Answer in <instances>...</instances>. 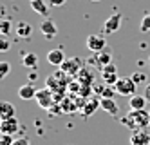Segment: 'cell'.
<instances>
[{"label": "cell", "mask_w": 150, "mask_h": 145, "mask_svg": "<svg viewBox=\"0 0 150 145\" xmlns=\"http://www.w3.org/2000/svg\"><path fill=\"white\" fill-rule=\"evenodd\" d=\"M15 136L13 134H2L0 136V145H13Z\"/></svg>", "instance_id": "obj_27"}, {"label": "cell", "mask_w": 150, "mask_h": 145, "mask_svg": "<svg viewBox=\"0 0 150 145\" xmlns=\"http://www.w3.org/2000/svg\"><path fill=\"white\" fill-rule=\"evenodd\" d=\"M40 31H42V35H44L45 38H54L56 33H58V29H56V26H54V22L49 20V18H45V20L40 24Z\"/></svg>", "instance_id": "obj_14"}, {"label": "cell", "mask_w": 150, "mask_h": 145, "mask_svg": "<svg viewBox=\"0 0 150 145\" xmlns=\"http://www.w3.org/2000/svg\"><path fill=\"white\" fill-rule=\"evenodd\" d=\"M98 107H100V98L91 96V98H87L85 105L81 107V114H83L85 118H89V116H92V114L96 113V109H98Z\"/></svg>", "instance_id": "obj_13"}, {"label": "cell", "mask_w": 150, "mask_h": 145, "mask_svg": "<svg viewBox=\"0 0 150 145\" xmlns=\"http://www.w3.org/2000/svg\"><path fill=\"white\" fill-rule=\"evenodd\" d=\"M143 96L146 98V102L150 104V84H146V85H145V94H143Z\"/></svg>", "instance_id": "obj_32"}, {"label": "cell", "mask_w": 150, "mask_h": 145, "mask_svg": "<svg viewBox=\"0 0 150 145\" xmlns=\"http://www.w3.org/2000/svg\"><path fill=\"white\" fill-rule=\"evenodd\" d=\"M85 46H87V49L92 51V53H101L107 47V42H105L103 35H89L87 40H85Z\"/></svg>", "instance_id": "obj_5"}, {"label": "cell", "mask_w": 150, "mask_h": 145, "mask_svg": "<svg viewBox=\"0 0 150 145\" xmlns=\"http://www.w3.org/2000/svg\"><path fill=\"white\" fill-rule=\"evenodd\" d=\"M130 145H150V132L137 129L130 134Z\"/></svg>", "instance_id": "obj_9"}, {"label": "cell", "mask_w": 150, "mask_h": 145, "mask_svg": "<svg viewBox=\"0 0 150 145\" xmlns=\"http://www.w3.org/2000/svg\"><path fill=\"white\" fill-rule=\"evenodd\" d=\"M72 102H74V100H72ZM72 102H71V98H65L63 102H60L62 113H76V111H80L78 105H76V104H72Z\"/></svg>", "instance_id": "obj_22"}, {"label": "cell", "mask_w": 150, "mask_h": 145, "mask_svg": "<svg viewBox=\"0 0 150 145\" xmlns=\"http://www.w3.org/2000/svg\"><path fill=\"white\" fill-rule=\"evenodd\" d=\"M63 60H65V54H63L62 49H51L47 53V62L51 65H56V67H60V65L63 64Z\"/></svg>", "instance_id": "obj_15"}, {"label": "cell", "mask_w": 150, "mask_h": 145, "mask_svg": "<svg viewBox=\"0 0 150 145\" xmlns=\"http://www.w3.org/2000/svg\"><path fill=\"white\" fill-rule=\"evenodd\" d=\"M91 2H101V0H91Z\"/></svg>", "instance_id": "obj_34"}, {"label": "cell", "mask_w": 150, "mask_h": 145, "mask_svg": "<svg viewBox=\"0 0 150 145\" xmlns=\"http://www.w3.org/2000/svg\"><path fill=\"white\" fill-rule=\"evenodd\" d=\"M13 145H31V141H29L27 138H16V140L13 141Z\"/></svg>", "instance_id": "obj_30"}, {"label": "cell", "mask_w": 150, "mask_h": 145, "mask_svg": "<svg viewBox=\"0 0 150 145\" xmlns=\"http://www.w3.org/2000/svg\"><path fill=\"white\" fill-rule=\"evenodd\" d=\"M67 0H49V6H52V7H60V6H63Z\"/></svg>", "instance_id": "obj_31"}, {"label": "cell", "mask_w": 150, "mask_h": 145, "mask_svg": "<svg viewBox=\"0 0 150 145\" xmlns=\"http://www.w3.org/2000/svg\"><path fill=\"white\" fill-rule=\"evenodd\" d=\"M83 67H85V62H83L81 58H78V56L65 58V60H63V64L60 65V69H62L63 73H67L69 76H74V78H76V74H78Z\"/></svg>", "instance_id": "obj_3"}, {"label": "cell", "mask_w": 150, "mask_h": 145, "mask_svg": "<svg viewBox=\"0 0 150 145\" xmlns=\"http://www.w3.org/2000/svg\"><path fill=\"white\" fill-rule=\"evenodd\" d=\"M29 2H31V0H29Z\"/></svg>", "instance_id": "obj_36"}, {"label": "cell", "mask_w": 150, "mask_h": 145, "mask_svg": "<svg viewBox=\"0 0 150 145\" xmlns=\"http://www.w3.org/2000/svg\"><path fill=\"white\" fill-rule=\"evenodd\" d=\"M15 33L20 38H29L31 33H33V27H31V24H27V22H18L15 26Z\"/></svg>", "instance_id": "obj_18"}, {"label": "cell", "mask_w": 150, "mask_h": 145, "mask_svg": "<svg viewBox=\"0 0 150 145\" xmlns=\"http://www.w3.org/2000/svg\"><path fill=\"white\" fill-rule=\"evenodd\" d=\"M11 22H9L7 18H4V20H0V33H2L4 36H7L9 33H11Z\"/></svg>", "instance_id": "obj_24"}, {"label": "cell", "mask_w": 150, "mask_h": 145, "mask_svg": "<svg viewBox=\"0 0 150 145\" xmlns=\"http://www.w3.org/2000/svg\"><path fill=\"white\" fill-rule=\"evenodd\" d=\"M29 78H31V82H35V80H36V78H38V74L35 73V69H33V73H31V74H29Z\"/></svg>", "instance_id": "obj_33"}, {"label": "cell", "mask_w": 150, "mask_h": 145, "mask_svg": "<svg viewBox=\"0 0 150 145\" xmlns=\"http://www.w3.org/2000/svg\"><path fill=\"white\" fill-rule=\"evenodd\" d=\"M112 87L120 96H134L136 89H137V84L132 80V78H117V82Z\"/></svg>", "instance_id": "obj_2"}, {"label": "cell", "mask_w": 150, "mask_h": 145, "mask_svg": "<svg viewBox=\"0 0 150 145\" xmlns=\"http://www.w3.org/2000/svg\"><path fill=\"white\" fill-rule=\"evenodd\" d=\"M9 71H11V65H9V62H0V76L6 78L9 74Z\"/></svg>", "instance_id": "obj_25"}, {"label": "cell", "mask_w": 150, "mask_h": 145, "mask_svg": "<svg viewBox=\"0 0 150 145\" xmlns=\"http://www.w3.org/2000/svg\"><path fill=\"white\" fill-rule=\"evenodd\" d=\"M9 47H11V42H9L7 38H2V40H0V51H9Z\"/></svg>", "instance_id": "obj_29"}, {"label": "cell", "mask_w": 150, "mask_h": 145, "mask_svg": "<svg viewBox=\"0 0 150 145\" xmlns=\"http://www.w3.org/2000/svg\"><path fill=\"white\" fill-rule=\"evenodd\" d=\"M22 65L27 69H36V65H38V56L35 53H25L24 56H22Z\"/></svg>", "instance_id": "obj_20"}, {"label": "cell", "mask_w": 150, "mask_h": 145, "mask_svg": "<svg viewBox=\"0 0 150 145\" xmlns=\"http://www.w3.org/2000/svg\"><path fill=\"white\" fill-rule=\"evenodd\" d=\"M100 107L103 111H107L110 116H117V113H120V105H117L114 102V98H100Z\"/></svg>", "instance_id": "obj_12"}, {"label": "cell", "mask_w": 150, "mask_h": 145, "mask_svg": "<svg viewBox=\"0 0 150 145\" xmlns=\"http://www.w3.org/2000/svg\"><path fill=\"white\" fill-rule=\"evenodd\" d=\"M76 80L81 84V85H92L94 84V74H92V71L91 69H87V65L76 74Z\"/></svg>", "instance_id": "obj_16"}, {"label": "cell", "mask_w": 150, "mask_h": 145, "mask_svg": "<svg viewBox=\"0 0 150 145\" xmlns=\"http://www.w3.org/2000/svg\"><path fill=\"white\" fill-rule=\"evenodd\" d=\"M148 65H150V56H148Z\"/></svg>", "instance_id": "obj_35"}, {"label": "cell", "mask_w": 150, "mask_h": 145, "mask_svg": "<svg viewBox=\"0 0 150 145\" xmlns=\"http://www.w3.org/2000/svg\"><path fill=\"white\" fill-rule=\"evenodd\" d=\"M114 87L112 85H105V89H103V93H101V98H114Z\"/></svg>", "instance_id": "obj_28"}, {"label": "cell", "mask_w": 150, "mask_h": 145, "mask_svg": "<svg viewBox=\"0 0 150 145\" xmlns=\"http://www.w3.org/2000/svg\"><path fill=\"white\" fill-rule=\"evenodd\" d=\"M31 7H33L35 13H38L42 16H47L49 15V6L44 2V0H31Z\"/></svg>", "instance_id": "obj_19"}, {"label": "cell", "mask_w": 150, "mask_h": 145, "mask_svg": "<svg viewBox=\"0 0 150 145\" xmlns=\"http://www.w3.org/2000/svg\"><path fill=\"white\" fill-rule=\"evenodd\" d=\"M117 67H116V64H109V65H105V67L101 69V80L105 85H114L117 82Z\"/></svg>", "instance_id": "obj_6"}, {"label": "cell", "mask_w": 150, "mask_h": 145, "mask_svg": "<svg viewBox=\"0 0 150 145\" xmlns=\"http://www.w3.org/2000/svg\"><path fill=\"white\" fill-rule=\"evenodd\" d=\"M121 124L130 127L132 131H137V129H145L146 125H150V111H145V109H130L127 113V116L121 118Z\"/></svg>", "instance_id": "obj_1"}, {"label": "cell", "mask_w": 150, "mask_h": 145, "mask_svg": "<svg viewBox=\"0 0 150 145\" xmlns=\"http://www.w3.org/2000/svg\"><path fill=\"white\" fill-rule=\"evenodd\" d=\"M36 104L42 107V109H52V105H54L56 102H54V93L51 91L49 87H42V89H38V93H36Z\"/></svg>", "instance_id": "obj_4"}, {"label": "cell", "mask_w": 150, "mask_h": 145, "mask_svg": "<svg viewBox=\"0 0 150 145\" xmlns=\"http://www.w3.org/2000/svg\"><path fill=\"white\" fill-rule=\"evenodd\" d=\"M148 102H146V98L145 96H139V94H134V96H130V102H128V107L130 109H134V111H137V109H145V105H146Z\"/></svg>", "instance_id": "obj_21"}, {"label": "cell", "mask_w": 150, "mask_h": 145, "mask_svg": "<svg viewBox=\"0 0 150 145\" xmlns=\"http://www.w3.org/2000/svg\"><path fill=\"white\" fill-rule=\"evenodd\" d=\"M139 31L141 33H148L150 31V13H146L141 18V22H139Z\"/></svg>", "instance_id": "obj_23"}, {"label": "cell", "mask_w": 150, "mask_h": 145, "mask_svg": "<svg viewBox=\"0 0 150 145\" xmlns=\"http://www.w3.org/2000/svg\"><path fill=\"white\" fill-rule=\"evenodd\" d=\"M36 93H38V89H36V85L33 82L24 84V85L18 87V96L22 100H33V98H36Z\"/></svg>", "instance_id": "obj_10"}, {"label": "cell", "mask_w": 150, "mask_h": 145, "mask_svg": "<svg viewBox=\"0 0 150 145\" xmlns=\"http://www.w3.org/2000/svg\"><path fill=\"white\" fill-rule=\"evenodd\" d=\"M132 80H134L136 84H145V82H146V74L141 73V71H137V73L132 74Z\"/></svg>", "instance_id": "obj_26"}, {"label": "cell", "mask_w": 150, "mask_h": 145, "mask_svg": "<svg viewBox=\"0 0 150 145\" xmlns=\"http://www.w3.org/2000/svg\"><path fill=\"white\" fill-rule=\"evenodd\" d=\"M110 62H112V54H110V51H107V49H103L101 53H94V56L91 60V64H94L100 71L105 67V65H109Z\"/></svg>", "instance_id": "obj_8"}, {"label": "cell", "mask_w": 150, "mask_h": 145, "mask_svg": "<svg viewBox=\"0 0 150 145\" xmlns=\"http://www.w3.org/2000/svg\"><path fill=\"white\" fill-rule=\"evenodd\" d=\"M121 27V13H112L103 24V33L105 35H114Z\"/></svg>", "instance_id": "obj_7"}, {"label": "cell", "mask_w": 150, "mask_h": 145, "mask_svg": "<svg viewBox=\"0 0 150 145\" xmlns=\"http://www.w3.org/2000/svg\"><path fill=\"white\" fill-rule=\"evenodd\" d=\"M16 109L15 105H11L9 102H2L0 104V118L2 120H11V118H16Z\"/></svg>", "instance_id": "obj_17"}, {"label": "cell", "mask_w": 150, "mask_h": 145, "mask_svg": "<svg viewBox=\"0 0 150 145\" xmlns=\"http://www.w3.org/2000/svg\"><path fill=\"white\" fill-rule=\"evenodd\" d=\"M18 129H20V124H18L16 118L2 120V124H0V132L2 134H13L15 136V132H18Z\"/></svg>", "instance_id": "obj_11"}]
</instances>
